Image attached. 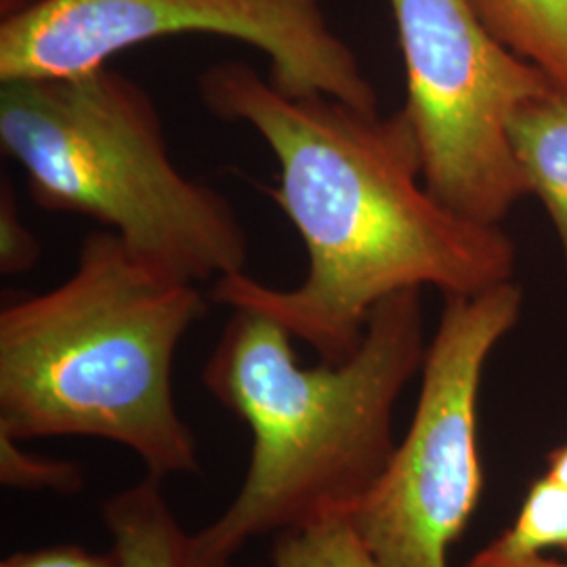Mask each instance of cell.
Returning a JSON list of instances; mask_svg holds the SVG:
<instances>
[{"instance_id": "cell-8", "label": "cell", "mask_w": 567, "mask_h": 567, "mask_svg": "<svg viewBox=\"0 0 567 567\" xmlns=\"http://www.w3.org/2000/svg\"><path fill=\"white\" fill-rule=\"evenodd\" d=\"M163 480L147 475L103 505V522L121 567H192L189 534L164 498Z\"/></svg>"}, {"instance_id": "cell-4", "label": "cell", "mask_w": 567, "mask_h": 567, "mask_svg": "<svg viewBox=\"0 0 567 567\" xmlns=\"http://www.w3.org/2000/svg\"><path fill=\"white\" fill-rule=\"evenodd\" d=\"M0 147L41 208L95 219L171 278L217 282L248 264L236 208L173 163L156 103L110 63L0 82Z\"/></svg>"}, {"instance_id": "cell-9", "label": "cell", "mask_w": 567, "mask_h": 567, "mask_svg": "<svg viewBox=\"0 0 567 567\" xmlns=\"http://www.w3.org/2000/svg\"><path fill=\"white\" fill-rule=\"evenodd\" d=\"M513 154L526 179L550 213L567 261V91L555 89L522 105L508 126Z\"/></svg>"}, {"instance_id": "cell-14", "label": "cell", "mask_w": 567, "mask_h": 567, "mask_svg": "<svg viewBox=\"0 0 567 567\" xmlns=\"http://www.w3.org/2000/svg\"><path fill=\"white\" fill-rule=\"evenodd\" d=\"M42 246L23 224L11 183L2 182L0 192V274L20 276L41 259Z\"/></svg>"}, {"instance_id": "cell-18", "label": "cell", "mask_w": 567, "mask_h": 567, "mask_svg": "<svg viewBox=\"0 0 567 567\" xmlns=\"http://www.w3.org/2000/svg\"><path fill=\"white\" fill-rule=\"evenodd\" d=\"M23 2H28V0H0V4H2V13H9V11L18 9L20 4H23Z\"/></svg>"}, {"instance_id": "cell-10", "label": "cell", "mask_w": 567, "mask_h": 567, "mask_svg": "<svg viewBox=\"0 0 567 567\" xmlns=\"http://www.w3.org/2000/svg\"><path fill=\"white\" fill-rule=\"evenodd\" d=\"M487 30L567 91V0H468Z\"/></svg>"}, {"instance_id": "cell-12", "label": "cell", "mask_w": 567, "mask_h": 567, "mask_svg": "<svg viewBox=\"0 0 567 567\" xmlns=\"http://www.w3.org/2000/svg\"><path fill=\"white\" fill-rule=\"evenodd\" d=\"M492 545L511 557H532L548 548L567 550V484L547 475L534 482L517 522Z\"/></svg>"}, {"instance_id": "cell-16", "label": "cell", "mask_w": 567, "mask_h": 567, "mask_svg": "<svg viewBox=\"0 0 567 567\" xmlns=\"http://www.w3.org/2000/svg\"><path fill=\"white\" fill-rule=\"evenodd\" d=\"M463 567H567V564L547 559L543 555L532 557H511L507 553L498 550L492 543L480 553H475Z\"/></svg>"}, {"instance_id": "cell-11", "label": "cell", "mask_w": 567, "mask_h": 567, "mask_svg": "<svg viewBox=\"0 0 567 567\" xmlns=\"http://www.w3.org/2000/svg\"><path fill=\"white\" fill-rule=\"evenodd\" d=\"M271 567H379L349 515L276 534Z\"/></svg>"}, {"instance_id": "cell-1", "label": "cell", "mask_w": 567, "mask_h": 567, "mask_svg": "<svg viewBox=\"0 0 567 567\" xmlns=\"http://www.w3.org/2000/svg\"><path fill=\"white\" fill-rule=\"evenodd\" d=\"M198 91L210 114L250 126L271 150L278 179L265 194L307 252L295 288L243 271L213 284L215 303L264 313L339 364L391 295L435 286L454 297L511 282L515 246L498 225L466 219L431 194L404 110L381 118L326 95H288L243 61L204 70Z\"/></svg>"}, {"instance_id": "cell-17", "label": "cell", "mask_w": 567, "mask_h": 567, "mask_svg": "<svg viewBox=\"0 0 567 567\" xmlns=\"http://www.w3.org/2000/svg\"><path fill=\"white\" fill-rule=\"evenodd\" d=\"M547 477L567 484V444L553 450L547 456Z\"/></svg>"}, {"instance_id": "cell-15", "label": "cell", "mask_w": 567, "mask_h": 567, "mask_svg": "<svg viewBox=\"0 0 567 567\" xmlns=\"http://www.w3.org/2000/svg\"><path fill=\"white\" fill-rule=\"evenodd\" d=\"M0 567H121L116 553H91L76 545L37 548L7 557Z\"/></svg>"}, {"instance_id": "cell-3", "label": "cell", "mask_w": 567, "mask_h": 567, "mask_svg": "<svg viewBox=\"0 0 567 567\" xmlns=\"http://www.w3.org/2000/svg\"><path fill=\"white\" fill-rule=\"evenodd\" d=\"M204 313L198 284L143 264L107 229L89 234L63 282L0 309V433L107 440L158 480L198 471L173 364Z\"/></svg>"}, {"instance_id": "cell-6", "label": "cell", "mask_w": 567, "mask_h": 567, "mask_svg": "<svg viewBox=\"0 0 567 567\" xmlns=\"http://www.w3.org/2000/svg\"><path fill=\"white\" fill-rule=\"evenodd\" d=\"M182 34L250 44L288 95L379 112L372 82L330 28L322 0H28L0 21V82L74 76L131 47Z\"/></svg>"}, {"instance_id": "cell-5", "label": "cell", "mask_w": 567, "mask_h": 567, "mask_svg": "<svg viewBox=\"0 0 567 567\" xmlns=\"http://www.w3.org/2000/svg\"><path fill=\"white\" fill-rule=\"evenodd\" d=\"M522 290L446 297L414 419L349 519L379 567H447L484 492L477 398L487 358L517 324Z\"/></svg>"}, {"instance_id": "cell-2", "label": "cell", "mask_w": 567, "mask_h": 567, "mask_svg": "<svg viewBox=\"0 0 567 567\" xmlns=\"http://www.w3.org/2000/svg\"><path fill=\"white\" fill-rule=\"evenodd\" d=\"M231 311L203 383L250 429L252 456L231 505L189 534L192 567H231L259 536L358 507L395 450L393 408L425 362L419 288L377 305L339 364L303 368L284 326Z\"/></svg>"}, {"instance_id": "cell-7", "label": "cell", "mask_w": 567, "mask_h": 567, "mask_svg": "<svg viewBox=\"0 0 567 567\" xmlns=\"http://www.w3.org/2000/svg\"><path fill=\"white\" fill-rule=\"evenodd\" d=\"M404 55V112L435 198L477 224L498 225L524 194L508 126L559 89L498 41L468 0H389Z\"/></svg>"}, {"instance_id": "cell-13", "label": "cell", "mask_w": 567, "mask_h": 567, "mask_svg": "<svg viewBox=\"0 0 567 567\" xmlns=\"http://www.w3.org/2000/svg\"><path fill=\"white\" fill-rule=\"evenodd\" d=\"M0 482L20 489H51L76 494L84 477L81 466L72 461H58L21 450L20 442L0 433Z\"/></svg>"}]
</instances>
